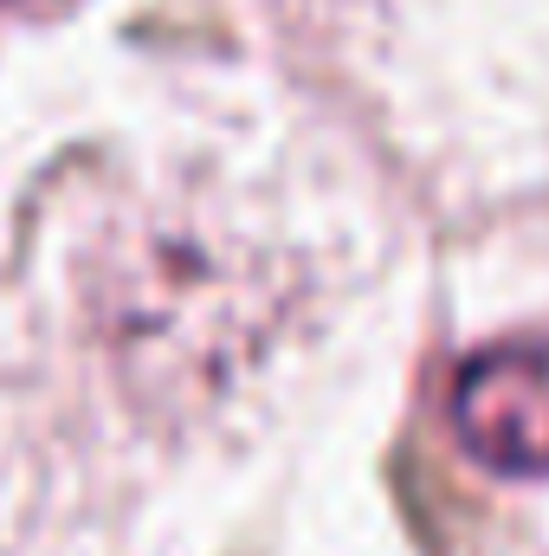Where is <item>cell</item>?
I'll use <instances>...</instances> for the list:
<instances>
[{
    "label": "cell",
    "mask_w": 549,
    "mask_h": 556,
    "mask_svg": "<svg viewBox=\"0 0 549 556\" xmlns=\"http://www.w3.org/2000/svg\"><path fill=\"white\" fill-rule=\"evenodd\" d=\"M452 433L498 479L549 472V337H511L452 376Z\"/></svg>",
    "instance_id": "1"
},
{
    "label": "cell",
    "mask_w": 549,
    "mask_h": 556,
    "mask_svg": "<svg viewBox=\"0 0 549 556\" xmlns=\"http://www.w3.org/2000/svg\"><path fill=\"white\" fill-rule=\"evenodd\" d=\"M46 7H65V0H0V13H46Z\"/></svg>",
    "instance_id": "2"
}]
</instances>
